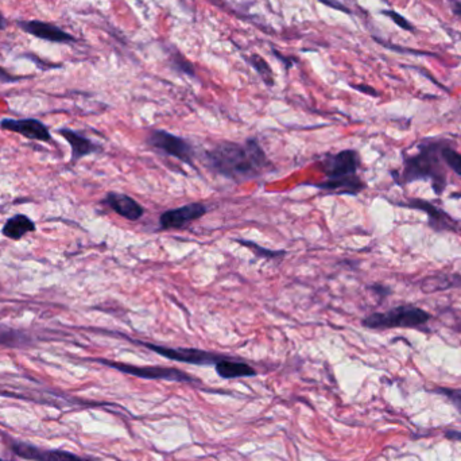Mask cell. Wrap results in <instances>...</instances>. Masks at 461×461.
<instances>
[{"mask_svg":"<svg viewBox=\"0 0 461 461\" xmlns=\"http://www.w3.org/2000/svg\"><path fill=\"white\" fill-rule=\"evenodd\" d=\"M370 289H371L378 297H381V298H386V297H388V296L391 294V289H390L388 286H386V284H381V283H375V284H372Z\"/></svg>","mask_w":461,"mask_h":461,"instance_id":"cell-24","label":"cell"},{"mask_svg":"<svg viewBox=\"0 0 461 461\" xmlns=\"http://www.w3.org/2000/svg\"><path fill=\"white\" fill-rule=\"evenodd\" d=\"M35 230V223L25 215H17L8 219L3 227V235L12 240H19L26 233Z\"/></svg>","mask_w":461,"mask_h":461,"instance_id":"cell-16","label":"cell"},{"mask_svg":"<svg viewBox=\"0 0 461 461\" xmlns=\"http://www.w3.org/2000/svg\"><path fill=\"white\" fill-rule=\"evenodd\" d=\"M461 277L458 274H437L426 277L421 282V290L424 293L444 291L451 287H460Z\"/></svg>","mask_w":461,"mask_h":461,"instance_id":"cell-17","label":"cell"},{"mask_svg":"<svg viewBox=\"0 0 461 461\" xmlns=\"http://www.w3.org/2000/svg\"><path fill=\"white\" fill-rule=\"evenodd\" d=\"M448 437H451V438H455V437H458V438H460L461 440V433H455V432H452V433H448Z\"/></svg>","mask_w":461,"mask_h":461,"instance_id":"cell-29","label":"cell"},{"mask_svg":"<svg viewBox=\"0 0 461 461\" xmlns=\"http://www.w3.org/2000/svg\"><path fill=\"white\" fill-rule=\"evenodd\" d=\"M204 161L215 173L237 182L260 177L271 166L256 139L219 143L204 154Z\"/></svg>","mask_w":461,"mask_h":461,"instance_id":"cell-1","label":"cell"},{"mask_svg":"<svg viewBox=\"0 0 461 461\" xmlns=\"http://www.w3.org/2000/svg\"><path fill=\"white\" fill-rule=\"evenodd\" d=\"M441 155H442V159H444L445 165L449 169H452L459 177H461V154L458 153L453 147H449V146L445 145L442 147Z\"/></svg>","mask_w":461,"mask_h":461,"instance_id":"cell-18","label":"cell"},{"mask_svg":"<svg viewBox=\"0 0 461 461\" xmlns=\"http://www.w3.org/2000/svg\"><path fill=\"white\" fill-rule=\"evenodd\" d=\"M432 316L414 305H401L392 307L387 311H378L367 316L361 324L367 329H394V328H405V329H419L425 327L431 321Z\"/></svg>","mask_w":461,"mask_h":461,"instance_id":"cell-4","label":"cell"},{"mask_svg":"<svg viewBox=\"0 0 461 461\" xmlns=\"http://www.w3.org/2000/svg\"><path fill=\"white\" fill-rule=\"evenodd\" d=\"M456 331L461 333V318H459L456 323Z\"/></svg>","mask_w":461,"mask_h":461,"instance_id":"cell-30","label":"cell"},{"mask_svg":"<svg viewBox=\"0 0 461 461\" xmlns=\"http://www.w3.org/2000/svg\"><path fill=\"white\" fill-rule=\"evenodd\" d=\"M442 141L426 139L417 145L418 153L406 155L402 172H391V176L399 186L415 181H428L437 196H441L446 188L448 179L442 159Z\"/></svg>","mask_w":461,"mask_h":461,"instance_id":"cell-2","label":"cell"},{"mask_svg":"<svg viewBox=\"0 0 461 461\" xmlns=\"http://www.w3.org/2000/svg\"><path fill=\"white\" fill-rule=\"evenodd\" d=\"M208 208L201 203H190L174 209L163 212L159 217V227L162 230H181L188 224L201 219L206 215Z\"/></svg>","mask_w":461,"mask_h":461,"instance_id":"cell-10","label":"cell"},{"mask_svg":"<svg viewBox=\"0 0 461 461\" xmlns=\"http://www.w3.org/2000/svg\"><path fill=\"white\" fill-rule=\"evenodd\" d=\"M216 374L223 379H237V378H251L255 377L256 371L244 361H236L232 359H222L215 364Z\"/></svg>","mask_w":461,"mask_h":461,"instance_id":"cell-14","label":"cell"},{"mask_svg":"<svg viewBox=\"0 0 461 461\" xmlns=\"http://www.w3.org/2000/svg\"><path fill=\"white\" fill-rule=\"evenodd\" d=\"M397 205L408 209H417L425 213L429 219V227L435 232H458L460 230L459 222L456 219H453L445 210L437 208L426 200L418 197H408L405 199V201H399Z\"/></svg>","mask_w":461,"mask_h":461,"instance_id":"cell-8","label":"cell"},{"mask_svg":"<svg viewBox=\"0 0 461 461\" xmlns=\"http://www.w3.org/2000/svg\"><path fill=\"white\" fill-rule=\"evenodd\" d=\"M383 14L386 17H388L395 25L399 26L402 30L414 31V26L411 25L405 17H402V15L398 14L397 11H394V10H387V11H383Z\"/></svg>","mask_w":461,"mask_h":461,"instance_id":"cell-20","label":"cell"},{"mask_svg":"<svg viewBox=\"0 0 461 461\" xmlns=\"http://www.w3.org/2000/svg\"><path fill=\"white\" fill-rule=\"evenodd\" d=\"M139 344H142L147 350L153 351L163 358L179 361V363L195 364V365H215L222 359L226 358L224 355L208 352V351L197 350V348H170V347H163V345L145 343V341H139Z\"/></svg>","mask_w":461,"mask_h":461,"instance_id":"cell-7","label":"cell"},{"mask_svg":"<svg viewBox=\"0 0 461 461\" xmlns=\"http://www.w3.org/2000/svg\"><path fill=\"white\" fill-rule=\"evenodd\" d=\"M100 364H104L109 368H114L119 372L127 374L131 377L142 378V379H150V381H168V382H179V383H197V379H195L192 375L181 371L179 368L172 367H159V365H132L126 363L105 360V359H98Z\"/></svg>","mask_w":461,"mask_h":461,"instance_id":"cell-5","label":"cell"},{"mask_svg":"<svg viewBox=\"0 0 461 461\" xmlns=\"http://www.w3.org/2000/svg\"><path fill=\"white\" fill-rule=\"evenodd\" d=\"M437 392L444 394L446 398H449V401L452 402V405L456 408V410L461 414V390L460 388H438Z\"/></svg>","mask_w":461,"mask_h":461,"instance_id":"cell-22","label":"cell"},{"mask_svg":"<svg viewBox=\"0 0 461 461\" xmlns=\"http://www.w3.org/2000/svg\"><path fill=\"white\" fill-rule=\"evenodd\" d=\"M251 65L255 68L257 71V73L262 76L263 81L267 84V85H274V76H273V72H271V68L269 66V64L259 55L254 54L251 57Z\"/></svg>","mask_w":461,"mask_h":461,"instance_id":"cell-19","label":"cell"},{"mask_svg":"<svg viewBox=\"0 0 461 461\" xmlns=\"http://www.w3.org/2000/svg\"><path fill=\"white\" fill-rule=\"evenodd\" d=\"M355 89H358L359 92H363V93H367V95H370V96H378L379 93L374 89V88H371V87H368V85H352Z\"/></svg>","mask_w":461,"mask_h":461,"instance_id":"cell-25","label":"cell"},{"mask_svg":"<svg viewBox=\"0 0 461 461\" xmlns=\"http://www.w3.org/2000/svg\"><path fill=\"white\" fill-rule=\"evenodd\" d=\"M19 27L27 34H31V35H34L39 39L51 41V42H55V44H69V42L75 41V38L71 34L61 30L60 27L41 22V21L19 22Z\"/></svg>","mask_w":461,"mask_h":461,"instance_id":"cell-13","label":"cell"},{"mask_svg":"<svg viewBox=\"0 0 461 461\" xmlns=\"http://www.w3.org/2000/svg\"><path fill=\"white\" fill-rule=\"evenodd\" d=\"M102 203L129 222H136L145 215L143 206L125 193L109 192L102 200Z\"/></svg>","mask_w":461,"mask_h":461,"instance_id":"cell-12","label":"cell"},{"mask_svg":"<svg viewBox=\"0 0 461 461\" xmlns=\"http://www.w3.org/2000/svg\"><path fill=\"white\" fill-rule=\"evenodd\" d=\"M0 80L1 81H17V80H19V77L10 76L7 72H4L3 69H0Z\"/></svg>","mask_w":461,"mask_h":461,"instance_id":"cell-26","label":"cell"},{"mask_svg":"<svg viewBox=\"0 0 461 461\" xmlns=\"http://www.w3.org/2000/svg\"><path fill=\"white\" fill-rule=\"evenodd\" d=\"M172 61H173L174 66L179 69V72H183V73H186V75H189V76H193V75H195V68H193V65H192L186 58H183L182 55H179V53H174V54H173Z\"/></svg>","mask_w":461,"mask_h":461,"instance_id":"cell-23","label":"cell"},{"mask_svg":"<svg viewBox=\"0 0 461 461\" xmlns=\"http://www.w3.org/2000/svg\"><path fill=\"white\" fill-rule=\"evenodd\" d=\"M360 155L355 150H343L337 154H328L320 162L325 179L313 185L317 189L338 195L356 196L365 189L364 181L358 176Z\"/></svg>","mask_w":461,"mask_h":461,"instance_id":"cell-3","label":"cell"},{"mask_svg":"<svg viewBox=\"0 0 461 461\" xmlns=\"http://www.w3.org/2000/svg\"><path fill=\"white\" fill-rule=\"evenodd\" d=\"M7 27V21H6V18L3 17V14L0 12V30H4Z\"/></svg>","mask_w":461,"mask_h":461,"instance_id":"cell-28","label":"cell"},{"mask_svg":"<svg viewBox=\"0 0 461 461\" xmlns=\"http://www.w3.org/2000/svg\"><path fill=\"white\" fill-rule=\"evenodd\" d=\"M237 242H239L240 244H243V246H246V247H248V248L254 250L256 254L264 256V257H277V256H282L286 254V251H271V250L262 248V247H259V246L255 244V243H253V242H248V240H237Z\"/></svg>","mask_w":461,"mask_h":461,"instance_id":"cell-21","label":"cell"},{"mask_svg":"<svg viewBox=\"0 0 461 461\" xmlns=\"http://www.w3.org/2000/svg\"><path fill=\"white\" fill-rule=\"evenodd\" d=\"M452 11H453V14H456L458 17H461V1L452 0Z\"/></svg>","mask_w":461,"mask_h":461,"instance_id":"cell-27","label":"cell"},{"mask_svg":"<svg viewBox=\"0 0 461 461\" xmlns=\"http://www.w3.org/2000/svg\"><path fill=\"white\" fill-rule=\"evenodd\" d=\"M12 452L21 459L30 461H95L87 458H80L72 452L60 449H44L25 441H12Z\"/></svg>","mask_w":461,"mask_h":461,"instance_id":"cell-9","label":"cell"},{"mask_svg":"<svg viewBox=\"0 0 461 461\" xmlns=\"http://www.w3.org/2000/svg\"><path fill=\"white\" fill-rule=\"evenodd\" d=\"M60 135L64 136L68 143L72 147V161L76 162L78 159L84 158L88 154L95 153L99 150V146H96L92 141H89L88 138L80 135L76 131L69 129V128H61Z\"/></svg>","mask_w":461,"mask_h":461,"instance_id":"cell-15","label":"cell"},{"mask_svg":"<svg viewBox=\"0 0 461 461\" xmlns=\"http://www.w3.org/2000/svg\"><path fill=\"white\" fill-rule=\"evenodd\" d=\"M0 127L7 131H12L21 134L27 139L39 141V142H49L51 141V131L42 122L37 119H3L0 122Z\"/></svg>","mask_w":461,"mask_h":461,"instance_id":"cell-11","label":"cell"},{"mask_svg":"<svg viewBox=\"0 0 461 461\" xmlns=\"http://www.w3.org/2000/svg\"><path fill=\"white\" fill-rule=\"evenodd\" d=\"M147 143L154 149L168 154L170 156H174L181 162H183L192 168L195 166V161H193L195 150H193L192 145L181 136L173 135L168 131L156 129L150 134Z\"/></svg>","mask_w":461,"mask_h":461,"instance_id":"cell-6","label":"cell"}]
</instances>
